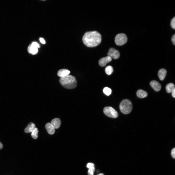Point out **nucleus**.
Here are the masks:
<instances>
[{
	"mask_svg": "<svg viewBox=\"0 0 175 175\" xmlns=\"http://www.w3.org/2000/svg\"><path fill=\"white\" fill-rule=\"evenodd\" d=\"M136 94L138 97L141 98H145L148 95L146 91L141 89L137 91Z\"/></svg>",
	"mask_w": 175,
	"mask_h": 175,
	"instance_id": "15",
	"label": "nucleus"
},
{
	"mask_svg": "<svg viewBox=\"0 0 175 175\" xmlns=\"http://www.w3.org/2000/svg\"><path fill=\"white\" fill-rule=\"evenodd\" d=\"M51 123L55 129H58L61 125V121L59 119L56 118L51 121Z\"/></svg>",
	"mask_w": 175,
	"mask_h": 175,
	"instance_id": "10",
	"label": "nucleus"
},
{
	"mask_svg": "<svg viewBox=\"0 0 175 175\" xmlns=\"http://www.w3.org/2000/svg\"><path fill=\"white\" fill-rule=\"evenodd\" d=\"M103 112L106 115L111 118H115L118 116L117 111L111 107H105L104 109Z\"/></svg>",
	"mask_w": 175,
	"mask_h": 175,
	"instance_id": "5",
	"label": "nucleus"
},
{
	"mask_svg": "<svg viewBox=\"0 0 175 175\" xmlns=\"http://www.w3.org/2000/svg\"><path fill=\"white\" fill-rule=\"evenodd\" d=\"M166 73L167 71L165 69H161L159 70L158 73L159 79L161 80H163L166 77Z\"/></svg>",
	"mask_w": 175,
	"mask_h": 175,
	"instance_id": "13",
	"label": "nucleus"
},
{
	"mask_svg": "<svg viewBox=\"0 0 175 175\" xmlns=\"http://www.w3.org/2000/svg\"><path fill=\"white\" fill-rule=\"evenodd\" d=\"M86 166L87 168H89L92 167H94V165L93 163H89L87 164Z\"/></svg>",
	"mask_w": 175,
	"mask_h": 175,
	"instance_id": "23",
	"label": "nucleus"
},
{
	"mask_svg": "<svg viewBox=\"0 0 175 175\" xmlns=\"http://www.w3.org/2000/svg\"><path fill=\"white\" fill-rule=\"evenodd\" d=\"M112 60V59L110 57L107 56L101 59L99 61V64L100 66L104 67L110 62Z\"/></svg>",
	"mask_w": 175,
	"mask_h": 175,
	"instance_id": "7",
	"label": "nucleus"
},
{
	"mask_svg": "<svg viewBox=\"0 0 175 175\" xmlns=\"http://www.w3.org/2000/svg\"><path fill=\"white\" fill-rule=\"evenodd\" d=\"M150 84L152 88L156 91H158L161 89V86L160 84L156 81H152L150 82Z\"/></svg>",
	"mask_w": 175,
	"mask_h": 175,
	"instance_id": "8",
	"label": "nucleus"
},
{
	"mask_svg": "<svg viewBox=\"0 0 175 175\" xmlns=\"http://www.w3.org/2000/svg\"><path fill=\"white\" fill-rule=\"evenodd\" d=\"M27 50L29 53L33 55L35 54L38 52V48L32 43L28 46Z\"/></svg>",
	"mask_w": 175,
	"mask_h": 175,
	"instance_id": "9",
	"label": "nucleus"
},
{
	"mask_svg": "<svg viewBox=\"0 0 175 175\" xmlns=\"http://www.w3.org/2000/svg\"><path fill=\"white\" fill-rule=\"evenodd\" d=\"M127 41L126 35L123 33H119L117 34L115 38L116 44L118 46H122L125 44Z\"/></svg>",
	"mask_w": 175,
	"mask_h": 175,
	"instance_id": "4",
	"label": "nucleus"
},
{
	"mask_svg": "<svg viewBox=\"0 0 175 175\" xmlns=\"http://www.w3.org/2000/svg\"><path fill=\"white\" fill-rule=\"evenodd\" d=\"M84 44L88 47L96 46L101 43V36L96 31L87 32L84 35L82 39Z\"/></svg>",
	"mask_w": 175,
	"mask_h": 175,
	"instance_id": "1",
	"label": "nucleus"
},
{
	"mask_svg": "<svg viewBox=\"0 0 175 175\" xmlns=\"http://www.w3.org/2000/svg\"><path fill=\"white\" fill-rule=\"evenodd\" d=\"M104 93L107 96L109 95L111 93V89L107 87H105L103 89Z\"/></svg>",
	"mask_w": 175,
	"mask_h": 175,
	"instance_id": "19",
	"label": "nucleus"
},
{
	"mask_svg": "<svg viewBox=\"0 0 175 175\" xmlns=\"http://www.w3.org/2000/svg\"><path fill=\"white\" fill-rule=\"evenodd\" d=\"M107 54L108 56L110 57L112 59H115L118 58L120 56L119 52L113 48H111L109 49Z\"/></svg>",
	"mask_w": 175,
	"mask_h": 175,
	"instance_id": "6",
	"label": "nucleus"
},
{
	"mask_svg": "<svg viewBox=\"0 0 175 175\" xmlns=\"http://www.w3.org/2000/svg\"><path fill=\"white\" fill-rule=\"evenodd\" d=\"M171 41L173 44L175 45V34H174L172 37L171 39Z\"/></svg>",
	"mask_w": 175,
	"mask_h": 175,
	"instance_id": "24",
	"label": "nucleus"
},
{
	"mask_svg": "<svg viewBox=\"0 0 175 175\" xmlns=\"http://www.w3.org/2000/svg\"><path fill=\"white\" fill-rule=\"evenodd\" d=\"M171 93L172 96L175 98V89L173 90Z\"/></svg>",
	"mask_w": 175,
	"mask_h": 175,
	"instance_id": "26",
	"label": "nucleus"
},
{
	"mask_svg": "<svg viewBox=\"0 0 175 175\" xmlns=\"http://www.w3.org/2000/svg\"><path fill=\"white\" fill-rule=\"evenodd\" d=\"M38 132L37 128H35L31 132V135L32 137L34 139H36L38 137Z\"/></svg>",
	"mask_w": 175,
	"mask_h": 175,
	"instance_id": "18",
	"label": "nucleus"
},
{
	"mask_svg": "<svg viewBox=\"0 0 175 175\" xmlns=\"http://www.w3.org/2000/svg\"><path fill=\"white\" fill-rule=\"evenodd\" d=\"M175 17H174L171 20V23L170 25L171 27L174 29H175Z\"/></svg>",
	"mask_w": 175,
	"mask_h": 175,
	"instance_id": "21",
	"label": "nucleus"
},
{
	"mask_svg": "<svg viewBox=\"0 0 175 175\" xmlns=\"http://www.w3.org/2000/svg\"><path fill=\"white\" fill-rule=\"evenodd\" d=\"M40 42L43 44H45V41L44 39L42 38H40L39 39Z\"/></svg>",
	"mask_w": 175,
	"mask_h": 175,
	"instance_id": "25",
	"label": "nucleus"
},
{
	"mask_svg": "<svg viewBox=\"0 0 175 175\" xmlns=\"http://www.w3.org/2000/svg\"><path fill=\"white\" fill-rule=\"evenodd\" d=\"M3 147V145L0 142V149H2Z\"/></svg>",
	"mask_w": 175,
	"mask_h": 175,
	"instance_id": "27",
	"label": "nucleus"
},
{
	"mask_svg": "<svg viewBox=\"0 0 175 175\" xmlns=\"http://www.w3.org/2000/svg\"><path fill=\"white\" fill-rule=\"evenodd\" d=\"M95 169L94 167L89 168L88 171V175H93Z\"/></svg>",
	"mask_w": 175,
	"mask_h": 175,
	"instance_id": "20",
	"label": "nucleus"
},
{
	"mask_svg": "<svg viewBox=\"0 0 175 175\" xmlns=\"http://www.w3.org/2000/svg\"><path fill=\"white\" fill-rule=\"evenodd\" d=\"M35 125L34 123L30 122L25 129L24 131L26 133L32 132L35 128Z\"/></svg>",
	"mask_w": 175,
	"mask_h": 175,
	"instance_id": "14",
	"label": "nucleus"
},
{
	"mask_svg": "<svg viewBox=\"0 0 175 175\" xmlns=\"http://www.w3.org/2000/svg\"><path fill=\"white\" fill-rule=\"evenodd\" d=\"M119 108L122 113L125 114H127L130 113L132 110V104L129 100L124 99L121 102Z\"/></svg>",
	"mask_w": 175,
	"mask_h": 175,
	"instance_id": "3",
	"label": "nucleus"
},
{
	"mask_svg": "<svg viewBox=\"0 0 175 175\" xmlns=\"http://www.w3.org/2000/svg\"><path fill=\"white\" fill-rule=\"evenodd\" d=\"M113 71V67L111 66H108L105 68V71L106 73L108 75L112 74Z\"/></svg>",
	"mask_w": 175,
	"mask_h": 175,
	"instance_id": "17",
	"label": "nucleus"
},
{
	"mask_svg": "<svg viewBox=\"0 0 175 175\" xmlns=\"http://www.w3.org/2000/svg\"><path fill=\"white\" fill-rule=\"evenodd\" d=\"M45 127L48 133L50 134H53L55 132V129L50 123H47L45 125Z\"/></svg>",
	"mask_w": 175,
	"mask_h": 175,
	"instance_id": "12",
	"label": "nucleus"
},
{
	"mask_svg": "<svg viewBox=\"0 0 175 175\" xmlns=\"http://www.w3.org/2000/svg\"><path fill=\"white\" fill-rule=\"evenodd\" d=\"M96 175H104L103 173H100Z\"/></svg>",
	"mask_w": 175,
	"mask_h": 175,
	"instance_id": "28",
	"label": "nucleus"
},
{
	"mask_svg": "<svg viewBox=\"0 0 175 175\" xmlns=\"http://www.w3.org/2000/svg\"><path fill=\"white\" fill-rule=\"evenodd\" d=\"M70 73V71L67 69H61L58 71L57 75L59 77L62 78L69 75Z\"/></svg>",
	"mask_w": 175,
	"mask_h": 175,
	"instance_id": "11",
	"label": "nucleus"
},
{
	"mask_svg": "<svg viewBox=\"0 0 175 175\" xmlns=\"http://www.w3.org/2000/svg\"><path fill=\"white\" fill-rule=\"evenodd\" d=\"M166 89L167 93H170L175 89V85L173 83H170L166 85Z\"/></svg>",
	"mask_w": 175,
	"mask_h": 175,
	"instance_id": "16",
	"label": "nucleus"
},
{
	"mask_svg": "<svg viewBox=\"0 0 175 175\" xmlns=\"http://www.w3.org/2000/svg\"><path fill=\"white\" fill-rule=\"evenodd\" d=\"M96 172L97 173H98L99 172V170H97L96 171Z\"/></svg>",
	"mask_w": 175,
	"mask_h": 175,
	"instance_id": "29",
	"label": "nucleus"
},
{
	"mask_svg": "<svg viewBox=\"0 0 175 175\" xmlns=\"http://www.w3.org/2000/svg\"><path fill=\"white\" fill-rule=\"evenodd\" d=\"M171 155L173 158H175V148H174L171 151Z\"/></svg>",
	"mask_w": 175,
	"mask_h": 175,
	"instance_id": "22",
	"label": "nucleus"
},
{
	"mask_svg": "<svg viewBox=\"0 0 175 175\" xmlns=\"http://www.w3.org/2000/svg\"><path fill=\"white\" fill-rule=\"evenodd\" d=\"M59 81L63 87L68 89L74 88L77 85V82L75 78L71 75H69L61 78Z\"/></svg>",
	"mask_w": 175,
	"mask_h": 175,
	"instance_id": "2",
	"label": "nucleus"
}]
</instances>
